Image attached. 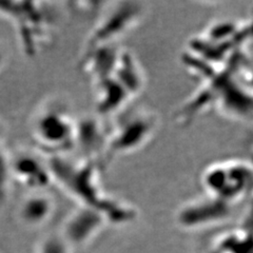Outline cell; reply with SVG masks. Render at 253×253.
<instances>
[{
    "label": "cell",
    "instance_id": "cell-13",
    "mask_svg": "<svg viewBox=\"0 0 253 253\" xmlns=\"http://www.w3.org/2000/svg\"><path fill=\"white\" fill-rule=\"evenodd\" d=\"M112 76L129 93L131 98L136 97L145 88L144 70L130 51L122 49Z\"/></svg>",
    "mask_w": 253,
    "mask_h": 253
},
{
    "label": "cell",
    "instance_id": "cell-8",
    "mask_svg": "<svg viewBox=\"0 0 253 253\" xmlns=\"http://www.w3.org/2000/svg\"><path fill=\"white\" fill-rule=\"evenodd\" d=\"M109 132L100 116L84 115L75 121L74 148L83 153V158L97 162L102 168Z\"/></svg>",
    "mask_w": 253,
    "mask_h": 253
},
{
    "label": "cell",
    "instance_id": "cell-11",
    "mask_svg": "<svg viewBox=\"0 0 253 253\" xmlns=\"http://www.w3.org/2000/svg\"><path fill=\"white\" fill-rule=\"evenodd\" d=\"M121 51L117 43L101 44L84 51L83 67L94 83L112 76Z\"/></svg>",
    "mask_w": 253,
    "mask_h": 253
},
{
    "label": "cell",
    "instance_id": "cell-1",
    "mask_svg": "<svg viewBox=\"0 0 253 253\" xmlns=\"http://www.w3.org/2000/svg\"><path fill=\"white\" fill-rule=\"evenodd\" d=\"M47 165L53 184H57L79 206L99 211L108 223L125 224L135 217L131 206L109 196L99 180L100 165L97 162L73 160L67 155L49 156Z\"/></svg>",
    "mask_w": 253,
    "mask_h": 253
},
{
    "label": "cell",
    "instance_id": "cell-10",
    "mask_svg": "<svg viewBox=\"0 0 253 253\" xmlns=\"http://www.w3.org/2000/svg\"><path fill=\"white\" fill-rule=\"evenodd\" d=\"M10 172L20 184L33 191H44L53 184L47 161L26 152L16 155L9 162Z\"/></svg>",
    "mask_w": 253,
    "mask_h": 253
},
{
    "label": "cell",
    "instance_id": "cell-2",
    "mask_svg": "<svg viewBox=\"0 0 253 253\" xmlns=\"http://www.w3.org/2000/svg\"><path fill=\"white\" fill-rule=\"evenodd\" d=\"M75 121L61 102H47L33 118L32 136L50 156L67 155L74 149Z\"/></svg>",
    "mask_w": 253,
    "mask_h": 253
},
{
    "label": "cell",
    "instance_id": "cell-4",
    "mask_svg": "<svg viewBox=\"0 0 253 253\" xmlns=\"http://www.w3.org/2000/svg\"><path fill=\"white\" fill-rule=\"evenodd\" d=\"M253 172L250 163L235 160L213 164L202 175L207 195L235 206L251 192Z\"/></svg>",
    "mask_w": 253,
    "mask_h": 253
},
{
    "label": "cell",
    "instance_id": "cell-5",
    "mask_svg": "<svg viewBox=\"0 0 253 253\" xmlns=\"http://www.w3.org/2000/svg\"><path fill=\"white\" fill-rule=\"evenodd\" d=\"M145 14L144 2L126 0L111 3L93 28L84 51L101 44L117 43L118 39L138 25Z\"/></svg>",
    "mask_w": 253,
    "mask_h": 253
},
{
    "label": "cell",
    "instance_id": "cell-14",
    "mask_svg": "<svg viewBox=\"0 0 253 253\" xmlns=\"http://www.w3.org/2000/svg\"><path fill=\"white\" fill-rule=\"evenodd\" d=\"M54 201L45 191H34L22 202L20 217L28 225L38 226L45 223L54 212Z\"/></svg>",
    "mask_w": 253,
    "mask_h": 253
},
{
    "label": "cell",
    "instance_id": "cell-7",
    "mask_svg": "<svg viewBox=\"0 0 253 253\" xmlns=\"http://www.w3.org/2000/svg\"><path fill=\"white\" fill-rule=\"evenodd\" d=\"M234 206L206 194L181 206L176 221L185 229H202L215 225L231 216Z\"/></svg>",
    "mask_w": 253,
    "mask_h": 253
},
{
    "label": "cell",
    "instance_id": "cell-9",
    "mask_svg": "<svg viewBox=\"0 0 253 253\" xmlns=\"http://www.w3.org/2000/svg\"><path fill=\"white\" fill-rule=\"evenodd\" d=\"M107 224L108 220L99 211L78 206L66 219L60 235L68 246H79L90 242Z\"/></svg>",
    "mask_w": 253,
    "mask_h": 253
},
{
    "label": "cell",
    "instance_id": "cell-12",
    "mask_svg": "<svg viewBox=\"0 0 253 253\" xmlns=\"http://www.w3.org/2000/svg\"><path fill=\"white\" fill-rule=\"evenodd\" d=\"M95 84V107L98 115L108 116L118 113L132 99L129 93L118 84L113 76Z\"/></svg>",
    "mask_w": 253,
    "mask_h": 253
},
{
    "label": "cell",
    "instance_id": "cell-3",
    "mask_svg": "<svg viewBox=\"0 0 253 253\" xmlns=\"http://www.w3.org/2000/svg\"><path fill=\"white\" fill-rule=\"evenodd\" d=\"M158 118L148 110H136L123 116L110 129L102 166L115 157L133 153L145 147L157 131Z\"/></svg>",
    "mask_w": 253,
    "mask_h": 253
},
{
    "label": "cell",
    "instance_id": "cell-6",
    "mask_svg": "<svg viewBox=\"0 0 253 253\" xmlns=\"http://www.w3.org/2000/svg\"><path fill=\"white\" fill-rule=\"evenodd\" d=\"M1 7L17 28L21 44L29 55H35L50 33L52 20L42 2H3Z\"/></svg>",
    "mask_w": 253,
    "mask_h": 253
}]
</instances>
